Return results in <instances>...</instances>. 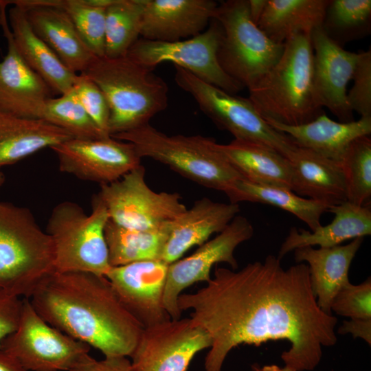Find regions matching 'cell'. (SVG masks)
Segmentation results:
<instances>
[{
	"label": "cell",
	"instance_id": "cell-1",
	"mask_svg": "<svg viewBox=\"0 0 371 371\" xmlns=\"http://www.w3.org/2000/svg\"><path fill=\"white\" fill-rule=\"evenodd\" d=\"M178 306L212 339L205 371H221L228 353L240 344L259 346L287 340L281 355L285 366L311 371L319 363L322 346L337 342V319L318 306L308 267L304 262L284 269L267 256L236 271L216 266L214 276L194 293H181Z\"/></svg>",
	"mask_w": 371,
	"mask_h": 371
},
{
	"label": "cell",
	"instance_id": "cell-2",
	"mask_svg": "<svg viewBox=\"0 0 371 371\" xmlns=\"http://www.w3.org/2000/svg\"><path fill=\"white\" fill-rule=\"evenodd\" d=\"M29 300L48 324L104 357H131L144 330L104 276L54 271Z\"/></svg>",
	"mask_w": 371,
	"mask_h": 371
},
{
	"label": "cell",
	"instance_id": "cell-3",
	"mask_svg": "<svg viewBox=\"0 0 371 371\" xmlns=\"http://www.w3.org/2000/svg\"><path fill=\"white\" fill-rule=\"evenodd\" d=\"M311 34L299 33L284 43L278 61L252 87L249 99L265 120L297 126L324 113L314 91Z\"/></svg>",
	"mask_w": 371,
	"mask_h": 371
},
{
	"label": "cell",
	"instance_id": "cell-4",
	"mask_svg": "<svg viewBox=\"0 0 371 371\" xmlns=\"http://www.w3.org/2000/svg\"><path fill=\"white\" fill-rule=\"evenodd\" d=\"M82 74L99 87L108 102L110 136L149 124L168 106L166 82L127 55L96 57Z\"/></svg>",
	"mask_w": 371,
	"mask_h": 371
},
{
	"label": "cell",
	"instance_id": "cell-5",
	"mask_svg": "<svg viewBox=\"0 0 371 371\" xmlns=\"http://www.w3.org/2000/svg\"><path fill=\"white\" fill-rule=\"evenodd\" d=\"M54 271L52 240L32 212L0 201V289L29 299Z\"/></svg>",
	"mask_w": 371,
	"mask_h": 371
},
{
	"label": "cell",
	"instance_id": "cell-6",
	"mask_svg": "<svg viewBox=\"0 0 371 371\" xmlns=\"http://www.w3.org/2000/svg\"><path fill=\"white\" fill-rule=\"evenodd\" d=\"M111 137L131 143L141 159H154L201 186L225 194L237 181L243 179L210 137L168 135L149 124Z\"/></svg>",
	"mask_w": 371,
	"mask_h": 371
},
{
	"label": "cell",
	"instance_id": "cell-7",
	"mask_svg": "<svg viewBox=\"0 0 371 371\" xmlns=\"http://www.w3.org/2000/svg\"><path fill=\"white\" fill-rule=\"evenodd\" d=\"M91 205L89 215L71 201L61 202L53 208L45 231L54 244L55 271L105 276L111 269L104 234L109 214L97 194Z\"/></svg>",
	"mask_w": 371,
	"mask_h": 371
},
{
	"label": "cell",
	"instance_id": "cell-8",
	"mask_svg": "<svg viewBox=\"0 0 371 371\" xmlns=\"http://www.w3.org/2000/svg\"><path fill=\"white\" fill-rule=\"evenodd\" d=\"M214 19L223 34L218 63L232 79L248 89L278 61L284 43L270 39L251 20L248 0H228L218 5Z\"/></svg>",
	"mask_w": 371,
	"mask_h": 371
},
{
	"label": "cell",
	"instance_id": "cell-9",
	"mask_svg": "<svg viewBox=\"0 0 371 371\" xmlns=\"http://www.w3.org/2000/svg\"><path fill=\"white\" fill-rule=\"evenodd\" d=\"M175 80L196 101L199 109L218 128L230 133L234 139L267 146L284 157L297 146L284 133L273 128L248 98L231 94L197 78L177 65Z\"/></svg>",
	"mask_w": 371,
	"mask_h": 371
},
{
	"label": "cell",
	"instance_id": "cell-10",
	"mask_svg": "<svg viewBox=\"0 0 371 371\" xmlns=\"http://www.w3.org/2000/svg\"><path fill=\"white\" fill-rule=\"evenodd\" d=\"M90 348L48 324L28 298L23 299L17 328L1 344L27 371H69Z\"/></svg>",
	"mask_w": 371,
	"mask_h": 371
},
{
	"label": "cell",
	"instance_id": "cell-11",
	"mask_svg": "<svg viewBox=\"0 0 371 371\" xmlns=\"http://www.w3.org/2000/svg\"><path fill=\"white\" fill-rule=\"evenodd\" d=\"M97 196L105 205L109 219L129 229L160 227L187 209L178 193L153 190L145 181L142 164L120 179L100 185Z\"/></svg>",
	"mask_w": 371,
	"mask_h": 371
},
{
	"label": "cell",
	"instance_id": "cell-12",
	"mask_svg": "<svg viewBox=\"0 0 371 371\" xmlns=\"http://www.w3.org/2000/svg\"><path fill=\"white\" fill-rule=\"evenodd\" d=\"M222 34L221 25L213 19L206 30L186 40L164 42L139 38L126 55L152 70L163 62H170L202 80L235 94L243 87L223 71L217 58Z\"/></svg>",
	"mask_w": 371,
	"mask_h": 371
},
{
	"label": "cell",
	"instance_id": "cell-13",
	"mask_svg": "<svg viewBox=\"0 0 371 371\" xmlns=\"http://www.w3.org/2000/svg\"><path fill=\"white\" fill-rule=\"evenodd\" d=\"M252 224L245 216L237 215L218 234L199 246L191 255L168 265L164 292V306L171 319L181 318L178 297L182 291L194 283L211 279L213 266L225 262L232 269L238 268L234 251L254 235Z\"/></svg>",
	"mask_w": 371,
	"mask_h": 371
},
{
	"label": "cell",
	"instance_id": "cell-14",
	"mask_svg": "<svg viewBox=\"0 0 371 371\" xmlns=\"http://www.w3.org/2000/svg\"><path fill=\"white\" fill-rule=\"evenodd\" d=\"M211 345L208 333L190 317L171 319L144 328L130 357L132 371H187Z\"/></svg>",
	"mask_w": 371,
	"mask_h": 371
},
{
	"label": "cell",
	"instance_id": "cell-15",
	"mask_svg": "<svg viewBox=\"0 0 371 371\" xmlns=\"http://www.w3.org/2000/svg\"><path fill=\"white\" fill-rule=\"evenodd\" d=\"M51 149L57 155L61 172L100 185L114 182L141 165L131 143L111 136L73 138Z\"/></svg>",
	"mask_w": 371,
	"mask_h": 371
},
{
	"label": "cell",
	"instance_id": "cell-16",
	"mask_svg": "<svg viewBox=\"0 0 371 371\" xmlns=\"http://www.w3.org/2000/svg\"><path fill=\"white\" fill-rule=\"evenodd\" d=\"M168 264L160 259L111 267L105 276L119 300L144 328L171 319L163 297Z\"/></svg>",
	"mask_w": 371,
	"mask_h": 371
},
{
	"label": "cell",
	"instance_id": "cell-17",
	"mask_svg": "<svg viewBox=\"0 0 371 371\" xmlns=\"http://www.w3.org/2000/svg\"><path fill=\"white\" fill-rule=\"evenodd\" d=\"M313 51V87L319 105L327 108L340 122L354 121L347 101L360 52L347 51L330 40L321 26L311 33Z\"/></svg>",
	"mask_w": 371,
	"mask_h": 371
},
{
	"label": "cell",
	"instance_id": "cell-18",
	"mask_svg": "<svg viewBox=\"0 0 371 371\" xmlns=\"http://www.w3.org/2000/svg\"><path fill=\"white\" fill-rule=\"evenodd\" d=\"M25 10L34 32L71 71L85 72L96 56L78 33L73 22L53 0L8 1Z\"/></svg>",
	"mask_w": 371,
	"mask_h": 371
},
{
	"label": "cell",
	"instance_id": "cell-19",
	"mask_svg": "<svg viewBox=\"0 0 371 371\" xmlns=\"http://www.w3.org/2000/svg\"><path fill=\"white\" fill-rule=\"evenodd\" d=\"M2 28L8 52L0 62V109L18 117L40 120L54 92L19 54L8 23Z\"/></svg>",
	"mask_w": 371,
	"mask_h": 371
},
{
	"label": "cell",
	"instance_id": "cell-20",
	"mask_svg": "<svg viewBox=\"0 0 371 371\" xmlns=\"http://www.w3.org/2000/svg\"><path fill=\"white\" fill-rule=\"evenodd\" d=\"M212 0H144L142 38L164 42L194 37L214 19Z\"/></svg>",
	"mask_w": 371,
	"mask_h": 371
},
{
	"label": "cell",
	"instance_id": "cell-21",
	"mask_svg": "<svg viewBox=\"0 0 371 371\" xmlns=\"http://www.w3.org/2000/svg\"><path fill=\"white\" fill-rule=\"evenodd\" d=\"M238 203L216 202L207 197L196 201L172 221L160 260L170 265L191 247L201 245L214 233L223 231L238 215Z\"/></svg>",
	"mask_w": 371,
	"mask_h": 371
},
{
	"label": "cell",
	"instance_id": "cell-22",
	"mask_svg": "<svg viewBox=\"0 0 371 371\" xmlns=\"http://www.w3.org/2000/svg\"><path fill=\"white\" fill-rule=\"evenodd\" d=\"M291 171V191L328 207L347 201L340 162L297 146L286 157Z\"/></svg>",
	"mask_w": 371,
	"mask_h": 371
},
{
	"label": "cell",
	"instance_id": "cell-23",
	"mask_svg": "<svg viewBox=\"0 0 371 371\" xmlns=\"http://www.w3.org/2000/svg\"><path fill=\"white\" fill-rule=\"evenodd\" d=\"M265 120L276 130L289 136L297 146L338 162L353 140L371 133V117L344 123L331 120L324 112L313 120L297 126Z\"/></svg>",
	"mask_w": 371,
	"mask_h": 371
},
{
	"label": "cell",
	"instance_id": "cell-24",
	"mask_svg": "<svg viewBox=\"0 0 371 371\" xmlns=\"http://www.w3.org/2000/svg\"><path fill=\"white\" fill-rule=\"evenodd\" d=\"M363 238H356L345 245L315 249L304 247L295 249L297 263L306 262L313 291L319 307L332 315L331 304L339 291L349 282L348 271Z\"/></svg>",
	"mask_w": 371,
	"mask_h": 371
},
{
	"label": "cell",
	"instance_id": "cell-25",
	"mask_svg": "<svg viewBox=\"0 0 371 371\" xmlns=\"http://www.w3.org/2000/svg\"><path fill=\"white\" fill-rule=\"evenodd\" d=\"M334 214L330 223L321 225L311 232L291 227L281 245L277 256L281 260L286 254L297 248L319 246L329 248L356 238L371 234V210L370 206H359L348 201L332 205L328 211Z\"/></svg>",
	"mask_w": 371,
	"mask_h": 371
},
{
	"label": "cell",
	"instance_id": "cell-26",
	"mask_svg": "<svg viewBox=\"0 0 371 371\" xmlns=\"http://www.w3.org/2000/svg\"><path fill=\"white\" fill-rule=\"evenodd\" d=\"M9 20L15 47L22 59L49 86L63 95L74 87L78 74L71 71L32 30L23 8L14 5Z\"/></svg>",
	"mask_w": 371,
	"mask_h": 371
},
{
	"label": "cell",
	"instance_id": "cell-27",
	"mask_svg": "<svg viewBox=\"0 0 371 371\" xmlns=\"http://www.w3.org/2000/svg\"><path fill=\"white\" fill-rule=\"evenodd\" d=\"M73 138L43 120L21 117L0 109V169Z\"/></svg>",
	"mask_w": 371,
	"mask_h": 371
},
{
	"label": "cell",
	"instance_id": "cell-28",
	"mask_svg": "<svg viewBox=\"0 0 371 371\" xmlns=\"http://www.w3.org/2000/svg\"><path fill=\"white\" fill-rule=\"evenodd\" d=\"M217 148L234 169L249 182L291 190L289 160L277 150L261 144L234 139Z\"/></svg>",
	"mask_w": 371,
	"mask_h": 371
},
{
	"label": "cell",
	"instance_id": "cell-29",
	"mask_svg": "<svg viewBox=\"0 0 371 371\" xmlns=\"http://www.w3.org/2000/svg\"><path fill=\"white\" fill-rule=\"evenodd\" d=\"M329 1L267 0L257 25L273 41L284 43L296 34H311L321 26Z\"/></svg>",
	"mask_w": 371,
	"mask_h": 371
},
{
	"label": "cell",
	"instance_id": "cell-30",
	"mask_svg": "<svg viewBox=\"0 0 371 371\" xmlns=\"http://www.w3.org/2000/svg\"><path fill=\"white\" fill-rule=\"evenodd\" d=\"M172 224L141 230L122 227L109 219L104 234L111 266L160 259Z\"/></svg>",
	"mask_w": 371,
	"mask_h": 371
},
{
	"label": "cell",
	"instance_id": "cell-31",
	"mask_svg": "<svg viewBox=\"0 0 371 371\" xmlns=\"http://www.w3.org/2000/svg\"><path fill=\"white\" fill-rule=\"evenodd\" d=\"M232 203L252 202L271 205L285 210L305 223L313 231L320 227L321 217L328 206L300 196L289 189L237 181L226 194Z\"/></svg>",
	"mask_w": 371,
	"mask_h": 371
},
{
	"label": "cell",
	"instance_id": "cell-32",
	"mask_svg": "<svg viewBox=\"0 0 371 371\" xmlns=\"http://www.w3.org/2000/svg\"><path fill=\"white\" fill-rule=\"evenodd\" d=\"M321 27L341 47L368 36L371 32V1L330 0Z\"/></svg>",
	"mask_w": 371,
	"mask_h": 371
},
{
	"label": "cell",
	"instance_id": "cell-33",
	"mask_svg": "<svg viewBox=\"0 0 371 371\" xmlns=\"http://www.w3.org/2000/svg\"><path fill=\"white\" fill-rule=\"evenodd\" d=\"M144 0H114L106 8L104 56H126L139 39Z\"/></svg>",
	"mask_w": 371,
	"mask_h": 371
},
{
	"label": "cell",
	"instance_id": "cell-34",
	"mask_svg": "<svg viewBox=\"0 0 371 371\" xmlns=\"http://www.w3.org/2000/svg\"><path fill=\"white\" fill-rule=\"evenodd\" d=\"M346 190L347 201L370 206L371 197V139L356 138L340 161Z\"/></svg>",
	"mask_w": 371,
	"mask_h": 371
},
{
	"label": "cell",
	"instance_id": "cell-35",
	"mask_svg": "<svg viewBox=\"0 0 371 371\" xmlns=\"http://www.w3.org/2000/svg\"><path fill=\"white\" fill-rule=\"evenodd\" d=\"M40 120L59 127L77 139H99L104 135L88 115L74 89L47 100Z\"/></svg>",
	"mask_w": 371,
	"mask_h": 371
},
{
	"label": "cell",
	"instance_id": "cell-36",
	"mask_svg": "<svg viewBox=\"0 0 371 371\" xmlns=\"http://www.w3.org/2000/svg\"><path fill=\"white\" fill-rule=\"evenodd\" d=\"M53 3L65 12L91 52L98 57L104 56L106 8L86 0H53Z\"/></svg>",
	"mask_w": 371,
	"mask_h": 371
},
{
	"label": "cell",
	"instance_id": "cell-37",
	"mask_svg": "<svg viewBox=\"0 0 371 371\" xmlns=\"http://www.w3.org/2000/svg\"><path fill=\"white\" fill-rule=\"evenodd\" d=\"M331 311L350 319H371V280L359 284L350 282L337 292L331 304Z\"/></svg>",
	"mask_w": 371,
	"mask_h": 371
},
{
	"label": "cell",
	"instance_id": "cell-38",
	"mask_svg": "<svg viewBox=\"0 0 371 371\" xmlns=\"http://www.w3.org/2000/svg\"><path fill=\"white\" fill-rule=\"evenodd\" d=\"M74 89L90 118L104 135L110 136L109 133L110 109L99 87L88 76L80 74H78Z\"/></svg>",
	"mask_w": 371,
	"mask_h": 371
},
{
	"label": "cell",
	"instance_id": "cell-39",
	"mask_svg": "<svg viewBox=\"0 0 371 371\" xmlns=\"http://www.w3.org/2000/svg\"><path fill=\"white\" fill-rule=\"evenodd\" d=\"M352 80L353 85L347 93L348 106L361 117H371V50L360 52Z\"/></svg>",
	"mask_w": 371,
	"mask_h": 371
},
{
	"label": "cell",
	"instance_id": "cell-40",
	"mask_svg": "<svg viewBox=\"0 0 371 371\" xmlns=\"http://www.w3.org/2000/svg\"><path fill=\"white\" fill-rule=\"evenodd\" d=\"M23 299L0 289V348L3 341L17 328Z\"/></svg>",
	"mask_w": 371,
	"mask_h": 371
},
{
	"label": "cell",
	"instance_id": "cell-41",
	"mask_svg": "<svg viewBox=\"0 0 371 371\" xmlns=\"http://www.w3.org/2000/svg\"><path fill=\"white\" fill-rule=\"evenodd\" d=\"M69 371H132V366L127 357H104L96 360L88 355Z\"/></svg>",
	"mask_w": 371,
	"mask_h": 371
},
{
	"label": "cell",
	"instance_id": "cell-42",
	"mask_svg": "<svg viewBox=\"0 0 371 371\" xmlns=\"http://www.w3.org/2000/svg\"><path fill=\"white\" fill-rule=\"evenodd\" d=\"M339 334L350 333L354 338L359 337L371 345V319H350L344 321L338 329Z\"/></svg>",
	"mask_w": 371,
	"mask_h": 371
},
{
	"label": "cell",
	"instance_id": "cell-43",
	"mask_svg": "<svg viewBox=\"0 0 371 371\" xmlns=\"http://www.w3.org/2000/svg\"><path fill=\"white\" fill-rule=\"evenodd\" d=\"M0 371H27L12 355L0 348Z\"/></svg>",
	"mask_w": 371,
	"mask_h": 371
},
{
	"label": "cell",
	"instance_id": "cell-44",
	"mask_svg": "<svg viewBox=\"0 0 371 371\" xmlns=\"http://www.w3.org/2000/svg\"><path fill=\"white\" fill-rule=\"evenodd\" d=\"M266 3L267 0H248L249 15L256 25L262 14Z\"/></svg>",
	"mask_w": 371,
	"mask_h": 371
},
{
	"label": "cell",
	"instance_id": "cell-45",
	"mask_svg": "<svg viewBox=\"0 0 371 371\" xmlns=\"http://www.w3.org/2000/svg\"><path fill=\"white\" fill-rule=\"evenodd\" d=\"M252 368L254 371H295L286 366L283 368L277 365H265L262 367L253 366Z\"/></svg>",
	"mask_w": 371,
	"mask_h": 371
},
{
	"label": "cell",
	"instance_id": "cell-46",
	"mask_svg": "<svg viewBox=\"0 0 371 371\" xmlns=\"http://www.w3.org/2000/svg\"><path fill=\"white\" fill-rule=\"evenodd\" d=\"M8 5V1L0 0V26L3 27L8 23L5 14V8Z\"/></svg>",
	"mask_w": 371,
	"mask_h": 371
},
{
	"label": "cell",
	"instance_id": "cell-47",
	"mask_svg": "<svg viewBox=\"0 0 371 371\" xmlns=\"http://www.w3.org/2000/svg\"><path fill=\"white\" fill-rule=\"evenodd\" d=\"M5 182V176L3 173L0 170V188L3 186Z\"/></svg>",
	"mask_w": 371,
	"mask_h": 371
}]
</instances>
